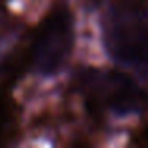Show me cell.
Listing matches in <instances>:
<instances>
[{
	"label": "cell",
	"mask_w": 148,
	"mask_h": 148,
	"mask_svg": "<svg viewBox=\"0 0 148 148\" xmlns=\"http://www.w3.org/2000/svg\"><path fill=\"white\" fill-rule=\"evenodd\" d=\"M105 49L115 61L148 67V8L143 0H116L102 21Z\"/></svg>",
	"instance_id": "obj_1"
},
{
	"label": "cell",
	"mask_w": 148,
	"mask_h": 148,
	"mask_svg": "<svg viewBox=\"0 0 148 148\" xmlns=\"http://www.w3.org/2000/svg\"><path fill=\"white\" fill-rule=\"evenodd\" d=\"M80 89L96 108L118 115L142 112L148 105V94L131 77L113 70L88 69L80 77Z\"/></svg>",
	"instance_id": "obj_2"
},
{
	"label": "cell",
	"mask_w": 148,
	"mask_h": 148,
	"mask_svg": "<svg viewBox=\"0 0 148 148\" xmlns=\"http://www.w3.org/2000/svg\"><path fill=\"white\" fill-rule=\"evenodd\" d=\"M73 16L67 7H58L40 23L30 46V64L38 73H56L69 59L75 42Z\"/></svg>",
	"instance_id": "obj_3"
},
{
	"label": "cell",
	"mask_w": 148,
	"mask_h": 148,
	"mask_svg": "<svg viewBox=\"0 0 148 148\" xmlns=\"http://www.w3.org/2000/svg\"><path fill=\"white\" fill-rule=\"evenodd\" d=\"M13 126V112L7 102L0 100V142L8 135V129Z\"/></svg>",
	"instance_id": "obj_4"
},
{
	"label": "cell",
	"mask_w": 148,
	"mask_h": 148,
	"mask_svg": "<svg viewBox=\"0 0 148 148\" xmlns=\"http://www.w3.org/2000/svg\"><path fill=\"white\" fill-rule=\"evenodd\" d=\"M132 143H135V145H145V147H148V129H147V131L138 132V134L135 135V138L132 140Z\"/></svg>",
	"instance_id": "obj_5"
}]
</instances>
